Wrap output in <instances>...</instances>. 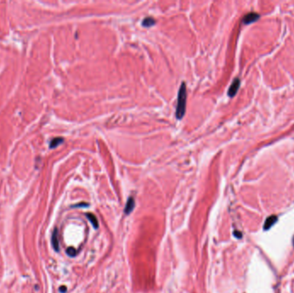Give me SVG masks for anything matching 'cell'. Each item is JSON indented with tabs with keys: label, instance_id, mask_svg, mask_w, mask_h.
<instances>
[{
	"label": "cell",
	"instance_id": "cell-1",
	"mask_svg": "<svg viewBox=\"0 0 294 293\" xmlns=\"http://www.w3.org/2000/svg\"><path fill=\"white\" fill-rule=\"evenodd\" d=\"M186 103H187V89L186 84L182 83L178 93V100L176 106L175 116L177 119H182L186 112Z\"/></svg>",
	"mask_w": 294,
	"mask_h": 293
},
{
	"label": "cell",
	"instance_id": "cell-2",
	"mask_svg": "<svg viewBox=\"0 0 294 293\" xmlns=\"http://www.w3.org/2000/svg\"><path fill=\"white\" fill-rule=\"evenodd\" d=\"M239 86H240V80L238 78L234 79V81L232 82V84H231L230 88H229L228 96H231V97H233L236 95V93L237 92V90L239 89Z\"/></svg>",
	"mask_w": 294,
	"mask_h": 293
},
{
	"label": "cell",
	"instance_id": "cell-3",
	"mask_svg": "<svg viewBox=\"0 0 294 293\" xmlns=\"http://www.w3.org/2000/svg\"><path fill=\"white\" fill-rule=\"evenodd\" d=\"M277 220H278V217H277V216H275V215H272V216L268 217L266 219L265 223H264L263 229L265 230H269V229L273 226V224L277 222Z\"/></svg>",
	"mask_w": 294,
	"mask_h": 293
},
{
	"label": "cell",
	"instance_id": "cell-4",
	"mask_svg": "<svg viewBox=\"0 0 294 293\" xmlns=\"http://www.w3.org/2000/svg\"><path fill=\"white\" fill-rule=\"evenodd\" d=\"M259 17H260V16L257 13H249V14H247V15L244 16V17L243 19V21L245 24H250L251 22H254V21H256Z\"/></svg>",
	"mask_w": 294,
	"mask_h": 293
},
{
	"label": "cell",
	"instance_id": "cell-5",
	"mask_svg": "<svg viewBox=\"0 0 294 293\" xmlns=\"http://www.w3.org/2000/svg\"><path fill=\"white\" fill-rule=\"evenodd\" d=\"M135 206V200L132 197H130L126 202V207H125V213L126 214H130L132 212V211L133 210Z\"/></svg>",
	"mask_w": 294,
	"mask_h": 293
},
{
	"label": "cell",
	"instance_id": "cell-6",
	"mask_svg": "<svg viewBox=\"0 0 294 293\" xmlns=\"http://www.w3.org/2000/svg\"><path fill=\"white\" fill-rule=\"evenodd\" d=\"M52 244H53V247L55 249V251L58 252L60 250L59 239H58V230H57V229H55L54 231H53V236H52Z\"/></svg>",
	"mask_w": 294,
	"mask_h": 293
},
{
	"label": "cell",
	"instance_id": "cell-7",
	"mask_svg": "<svg viewBox=\"0 0 294 293\" xmlns=\"http://www.w3.org/2000/svg\"><path fill=\"white\" fill-rule=\"evenodd\" d=\"M86 216H87L88 219L90 221V223L92 224L93 227H94L95 229H97V228L99 227V224H98V221H97L96 217H95V215H93V214H91V213H87Z\"/></svg>",
	"mask_w": 294,
	"mask_h": 293
},
{
	"label": "cell",
	"instance_id": "cell-8",
	"mask_svg": "<svg viewBox=\"0 0 294 293\" xmlns=\"http://www.w3.org/2000/svg\"><path fill=\"white\" fill-rule=\"evenodd\" d=\"M156 23V21H155V19L154 18H152V17H146L144 20H143V21H142V25L143 26H145V27H150V26H152V25H154Z\"/></svg>",
	"mask_w": 294,
	"mask_h": 293
},
{
	"label": "cell",
	"instance_id": "cell-9",
	"mask_svg": "<svg viewBox=\"0 0 294 293\" xmlns=\"http://www.w3.org/2000/svg\"><path fill=\"white\" fill-rule=\"evenodd\" d=\"M63 141L64 139L62 138H55V139H52V141L50 142V148H55V147H57L58 145H60Z\"/></svg>",
	"mask_w": 294,
	"mask_h": 293
},
{
	"label": "cell",
	"instance_id": "cell-10",
	"mask_svg": "<svg viewBox=\"0 0 294 293\" xmlns=\"http://www.w3.org/2000/svg\"><path fill=\"white\" fill-rule=\"evenodd\" d=\"M66 253H67V254L69 255V256H71V257H74L75 255H76V254H77V251H76V249H74V248H68L67 249V250H66Z\"/></svg>",
	"mask_w": 294,
	"mask_h": 293
},
{
	"label": "cell",
	"instance_id": "cell-11",
	"mask_svg": "<svg viewBox=\"0 0 294 293\" xmlns=\"http://www.w3.org/2000/svg\"><path fill=\"white\" fill-rule=\"evenodd\" d=\"M234 236H235L236 237H237V238H241V237H242V233L236 230V231H234Z\"/></svg>",
	"mask_w": 294,
	"mask_h": 293
},
{
	"label": "cell",
	"instance_id": "cell-12",
	"mask_svg": "<svg viewBox=\"0 0 294 293\" xmlns=\"http://www.w3.org/2000/svg\"><path fill=\"white\" fill-rule=\"evenodd\" d=\"M89 206L88 204L82 203V204H78V205H76V206H74V207H81V206Z\"/></svg>",
	"mask_w": 294,
	"mask_h": 293
},
{
	"label": "cell",
	"instance_id": "cell-13",
	"mask_svg": "<svg viewBox=\"0 0 294 293\" xmlns=\"http://www.w3.org/2000/svg\"><path fill=\"white\" fill-rule=\"evenodd\" d=\"M60 292H66V287L65 286H61L60 288Z\"/></svg>",
	"mask_w": 294,
	"mask_h": 293
},
{
	"label": "cell",
	"instance_id": "cell-14",
	"mask_svg": "<svg viewBox=\"0 0 294 293\" xmlns=\"http://www.w3.org/2000/svg\"><path fill=\"white\" fill-rule=\"evenodd\" d=\"M293 246H294V236H293Z\"/></svg>",
	"mask_w": 294,
	"mask_h": 293
}]
</instances>
